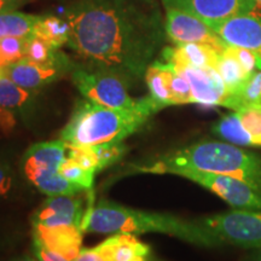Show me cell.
I'll list each match as a JSON object with an SVG mask.
<instances>
[{
  "label": "cell",
  "instance_id": "4fadbf2b",
  "mask_svg": "<svg viewBox=\"0 0 261 261\" xmlns=\"http://www.w3.org/2000/svg\"><path fill=\"white\" fill-rule=\"evenodd\" d=\"M184 75L191 87L195 103L205 107L228 106L230 94L223 79L214 68L175 67Z\"/></svg>",
  "mask_w": 261,
  "mask_h": 261
},
{
  "label": "cell",
  "instance_id": "5bb4252c",
  "mask_svg": "<svg viewBox=\"0 0 261 261\" xmlns=\"http://www.w3.org/2000/svg\"><path fill=\"white\" fill-rule=\"evenodd\" d=\"M74 64L68 65H44L28 60H23L5 65L0 70V76L8 77L12 83L29 91H38L55 81L60 80L65 74L70 73Z\"/></svg>",
  "mask_w": 261,
  "mask_h": 261
},
{
  "label": "cell",
  "instance_id": "7402d4cb",
  "mask_svg": "<svg viewBox=\"0 0 261 261\" xmlns=\"http://www.w3.org/2000/svg\"><path fill=\"white\" fill-rule=\"evenodd\" d=\"M42 15L24 14L19 11H9L0 14V39L8 37L32 38L35 25Z\"/></svg>",
  "mask_w": 261,
  "mask_h": 261
},
{
  "label": "cell",
  "instance_id": "d6a6232c",
  "mask_svg": "<svg viewBox=\"0 0 261 261\" xmlns=\"http://www.w3.org/2000/svg\"><path fill=\"white\" fill-rule=\"evenodd\" d=\"M16 115L9 110L0 108V128L4 132H10L16 126Z\"/></svg>",
  "mask_w": 261,
  "mask_h": 261
},
{
  "label": "cell",
  "instance_id": "cb8c5ba5",
  "mask_svg": "<svg viewBox=\"0 0 261 261\" xmlns=\"http://www.w3.org/2000/svg\"><path fill=\"white\" fill-rule=\"evenodd\" d=\"M25 60L44 65H73L74 63L69 57L61 51V48H55L41 39L29 38Z\"/></svg>",
  "mask_w": 261,
  "mask_h": 261
},
{
  "label": "cell",
  "instance_id": "d4e9b609",
  "mask_svg": "<svg viewBox=\"0 0 261 261\" xmlns=\"http://www.w3.org/2000/svg\"><path fill=\"white\" fill-rule=\"evenodd\" d=\"M165 63L169 91H171L173 100H174V106L195 103L190 84L185 79L184 75L175 69L173 64L167 63V62H165Z\"/></svg>",
  "mask_w": 261,
  "mask_h": 261
},
{
  "label": "cell",
  "instance_id": "9a60e30c",
  "mask_svg": "<svg viewBox=\"0 0 261 261\" xmlns=\"http://www.w3.org/2000/svg\"><path fill=\"white\" fill-rule=\"evenodd\" d=\"M227 45L250 50L261 57V18L238 15L207 23Z\"/></svg>",
  "mask_w": 261,
  "mask_h": 261
},
{
  "label": "cell",
  "instance_id": "ab89813d",
  "mask_svg": "<svg viewBox=\"0 0 261 261\" xmlns=\"http://www.w3.org/2000/svg\"><path fill=\"white\" fill-rule=\"evenodd\" d=\"M5 67V64L4 63H3V62H2V60H0V70H2L3 69V68H4Z\"/></svg>",
  "mask_w": 261,
  "mask_h": 261
},
{
  "label": "cell",
  "instance_id": "f35d334b",
  "mask_svg": "<svg viewBox=\"0 0 261 261\" xmlns=\"http://www.w3.org/2000/svg\"><path fill=\"white\" fill-rule=\"evenodd\" d=\"M130 261H149V259H146V257H136V259H133Z\"/></svg>",
  "mask_w": 261,
  "mask_h": 261
},
{
  "label": "cell",
  "instance_id": "8fae6325",
  "mask_svg": "<svg viewBox=\"0 0 261 261\" xmlns=\"http://www.w3.org/2000/svg\"><path fill=\"white\" fill-rule=\"evenodd\" d=\"M165 31L169 40L178 44H202L221 54L227 44L201 18L178 9L166 8Z\"/></svg>",
  "mask_w": 261,
  "mask_h": 261
},
{
  "label": "cell",
  "instance_id": "44dd1931",
  "mask_svg": "<svg viewBox=\"0 0 261 261\" xmlns=\"http://www.w3.org/2000/svg\"><path fill=\"white\" fill-rule=\"evenodd\" d=\"M144 76L149 90L148 96L151 98L159 112L167 107L174 106V100L168 86L165 62L155 61L150 63Z\"/></svg>",
  "mask_w": 261,
  "mask_h": 261
},
{
  "label": "cell",
  "instance_id": "484cf974",
  "mask_svg": "<svg viewBox=\"0 0 261 261\" xmlns=\"http://www.w3.org/2000/svg\"><path fill=\"white\" fill-rule=\"evenodd\" d=\"M60 174L67 179V180L79 185L85 191L93 190V181L96 172L81 167L80 165H77L76 162H74L69 158H65L63 162H62L60 167Z\"/></svg>",
  "mask_w": 261,
  "mask_h": 261
},
{
  "label": "cell",
  "instance_id": "7a4b0ae2",
  "mask_svg": "<svg viewBox=\"0 0 261 261\" xmlns=\"http://www.w3.org/2000/svg\"><path fill=\"white\" fill-rule=\"evenodd\" d=\"M184 168L230 175L261 194V155L224 140H200L133 166L138 172L156 174H174Z\"/></svg>",
  "mask_w": 261,
  "mask_h": 261
},
{
  "label": "cell",
  "instance_id": "6da1fadb",
  "mask_svg": "<svg viewBox=\"0 0 261 261\" xmlns=\"http://www.w3.org/2000/svg\"><path fill=\"white\" fill-rule=\"evenodd\" d=\"M67 46L85 64L128 85L144 76L162 41L161 14L151 0H75L65 9Z\"/></svg>",
  "mask_w": 261,
  "mask_h": 261
},
{
  "label": "cell",
  "instance_id": "836d02e7",
  "mask_svg": "<svg viewBox=\"0 0 261 261\" xmlns=\"http://www.w3.org/2000/svg\"><path fill=\"white\" fill-rule=\"evenodd\" d=\"M74 261H107L94 248H83Z\"/></svg>",
  "mask_w": 261,
  "mask_h": 261
},
{
  "label": "cell",
  "instance_id": "603a6c76",
  "mask_svg": "<svg viewBox=\"0 0 261 261\" xmlns=\"http://www.w3.org/2000/svg\"><path fill=\"white\" fill-rule=\"evenodd\" d=\"M33 37L46 41L52 47L61 48L69 41L70 27L65 18L42 15V18L35 25Z\"/></svg>",
  "mask_w": 261,
  "mask_h": 261
},
{
  "label": "cell",
  "instance_id": "52a82bcc",
  "mask_svg": "<svg viewBox=\"0 0 261 261\" xmlns=\"http://www.w3.org/2000/svg\"><path fill=\"white\" fill-rule=\"evenodd\" d=\"M198 220L219 240L221 247L261 249V212L232 210Z\"/></svg>",
  "mask_w": 261,
  "mask_h": 261
},
{
  "label": "cell",
  "instance_id": "7c38bea8",
  "mask_svg": "<svg viewBox=\"0 0 261 261\" xmlns=\"http://www.w3.org/2000/svg\"><path fill=\"white\" fill-rule=\"evenodd\" d=\"M162 3L165 8L181 10L211 23L250 14L255 0H162Z\"/></svg>",
  "mask_w": 261,
  "mask_h": 261
},
{
  "label": "cell",
  "instance_id": "277c9868",
  "mask_svg": "<svg viewBox=\"0 0 261 261\" xmlns=\"http://www.w3.org/2000/svg\"><path fill=\"white\" fill-rule=\"evenodd\" d=\"M151 116L144 112L114 109L85 98L77 100L61 139L67 144L83 146L120 143L138 132Z\"/></svg>",
  "mask_w": 261,
  "mask_h": 261
},
{
  "label": "cell",
  "instance_id": "1f68e13d",
  "mask_svg": "<svg viewBox=\"0 0 261 261\" xmlns=\"http://www.w3.org/2000/svg\"><path fill=\"white\" fill-rule=\"evenodd\" d=\"M32 252L33 255H34V257L38 261H69L67 257L61 255V254L48 249L47 247H45L37 238H33Z\"/></svg>",
  "mask_w": 261,
  "mask_h": 261
},
{
  "label": "cell",
  "instance_id": "ac0fdd59",
  "mask_svg": "<svg viewBox=\"0 0 261 261\" xmlns=\"http://www.w3.org/2000/svg\"><path fill=\"white\" fill-rule=\"evenodd\" d=\"M94 249L107 261H130L136 257L150 260L151 249L132 233H115Z\"/></svg>",
  "mask_w": 261,
  "mask_h": 261
},
{
  "label": "cell",
  "instance_id": "8992f818",
  "mask_svg": "<svg viewBox=\"0 0 261 261\" xmlns=\"http://www.w3.org/2000/svg\"><path fill=\"white\" fill-rule=\"evenodd\" d=\"M67 151L63 140L42 142L32 145L21 160V171L39 191L47 196L74 195L85 191L60 174Z\"/></svg>",
  "mask_w": 261,
  "mask_h": 261
},
{
  "label": "cell",
  "instance_id": "3957f363",
  "mask_svg": "<svg viewBox=\"0 0 261 261\" xmlns=\"http://www.w3.org/2000/svg\"><path fill=\"white\" fill-rule=\"evenodd\" d=\"M80 228L84 233L102 234L158 232L198 247H221L219 240L198 219L187 220L172 214L133 210L106 200L94 205L92 212L84 217Z\"/></svg>",
  "mask_w": 261,
  "mask_h": 261
},
{
  "label": "cell",
  "instance_id": "e575fe53",
  "mask_svg": "<svg viewBox=\"0 0 261 261\" xmlns=\"http://www.w3.org/2000/svg\"><path fill=\"white\" fill-rule=\"evenodd\" d=\"M27 0H0V14L14 11L22 6Z\"/></svg>",
  "mask_w": 261,
  "mask_h": 261
},
{
  "label": "cell",
  "instance_id": "2e32d148",
  "mask_svg": "<svg viewBox=\"0 0 261 261\" xmlns=\"http://www.w3.org/2000/svg\"><path fill=\"white\" fill-rule=\"evenodd\" d=\"M83 234L79 226L58 225V226H41L33 225V238L54 250L69 261H74L83 249Z\"/></svg>",
  "mask_w": 261,
  "mask_h": 261
},
{
  "label": "cell",
  "instance_id": "4316f807",
  "mask_svg": "<svg viewBox=\"0 0 261 261\" xmlns=\"http://www.w3.org/2000/svg\"><path fill=\"white\" fill-rule=\"evenodd\" d=\"M29 38L8 37L0 39V60L8 65L25 58Z\"/></svg>",
  "mask_w": 261,
  "mask_h": 261
},
{
  "label": "cell",
  "instance_id": "d6986e66",
  "mask_svg": "<svg viewBox=\"0 0 261 261\" xmlns=\"http://www.w3.org/2000/svg\"><path fill=\"white\" fill-rule=\"evenodd\" d=\"M0 108L24 120L31 119L35 109V92L18 86L8 77L0 76Z\"/></svg>",
  "mask_w": 261,
  "mask_h": 261
},
{
  "label": "cell",
  "instance_id": "8d00e7d4",
  "mask_svg": "<svg viewBox=\"0 0 261 261\" xmlns=\"http://www.w3.org/2000/svg\"><path fill=\"white\" fill-rule=\"evenodd\" d=\"M249 15L261 18V0H255V4H254V8Z\"/></svg>",
  "mask_w": 261,
  "mask_h": 261
},
{
  "label": "cell",
  "instance_id": "30bf717a",
  "mask_svg": "<svg viewBox=\"0 0 261 261\" xmlns=\"http://www.w3.org/2000/svg\"><path fill=\"white\" fill-rule=\"evenodd\" d=\"M93 207V190L74 195L48 196L34 212L32 224L41 226L74 225L80 227L85 213Z\"/></svg>",
  "mask_w": 261,
  "mask_h": 261
},
{
  "label": "cell",
  "instance_id": "5b68a950",
  "mask_svg": "<svg viewBox=\"0 0 261 261\" xmlns=\"http://www.w3.org/2000/svg\"><path fill=\"white\" fill-rule=\"evenodd\" d=\"M70 74L73 84L86 99L114 109L144 112L150 115L159 112L149 96L138 99L130 97L127 90L129 85L119 75L75 63Z\"/></svg>",
  "mask_w": 261,
  "mask_h": 261
},
{
  "label": "cell",
  "instance_id": "74e56055",
  "mask_svg": "<svg viewBox=\"0 0 261 261\" xmlns=\"http://www.w3.org/2000/svg\"><path fill=\"white\" fill-rule=\"evenodd\" d=\"M11 261H38L35 259L34 255H28V254H23V255H19L17 257H14Z\"/></svg>",
  "mask_w": 261,
  "mask_h": 261
},
{
  "label": "cell",
  "instance_id": "e0dca14e",
  "mask_svg": "<svg viewBox=\"0 0 261 261\" xmlns=\"http://www.w3.org/2000/svg\"><path fill=\"white\" fill-rule=\"evenodd\" d=\"M219 52L202 44H178L162 51L163 61L174 67L214 68L219 60Z\"/></svg>",
  "mask_w": 261,
  "mask_h": 261
},
{
  "label": "cell",
  "instance_id": "9c48e42d",
  "mask_svg": "<svg viewBox=\"0 0 261 261\" xmlns=\"http://www.w3.org/2000/svg\"><path fill=\"white\" fill-rule=\"evenodd\" d=\"M224 142L242 148H261V103H250L221 116L212 127Z\"/></svg>",
  "mask_w": 261,
  "mask_h": 261
},
{
  "label": "cell",
  "instance_id": "ffe728a7",
  "mask_svg": "<svg viewBox=\"0 0 261 261\" xmlns=\"http://www.w3.org/2000/svg\"><path fill=\"white\" fill-rule=\"evenodd\" d=\"M215 69L219 73L225 86H226L227 92L230 94V99H228L227 106L228 109H230V104L232 98L243 90V87L246 86V84L252 77V75L244 69L241 62L237 60L236 56L232 54V51L230 50L228 45L219 55V60H218Z\"/></svg>",
  "mask_w": 261,
  "mask_h": 261
},
{
  "label": "cell",
  "instance_id": "83f0119b",
  "mask_svg": "<svg viewBox=\"0 0 261 261\" xmlns=\"http://www.w3.org/2000/svg\"><path fill=\"white\" fill-rule=\"evenodd\" d=\"M92 149L97 158L98 172L120 161L127 152V145L123 144L122 142L92 145Z\"/></svg>",
  "mask_w": 261,
  "mask_h": 261
},
{
  "label": "cell",
  "instance_id": "4dcf8cb0",
  "mask_svg": "<svg viewBox=\"0 0 261 261\" xmlns=\"http://www.w3.org/2000/svg\"><path fill=\"white\" fill-rule=\"evenodd\" d=\"M15 172L10 162L0 159V198H5L11 194L15 188Z\"/></svg>",
  "mask_w": 261,
  "mask_h": 261
},
{
  "label": "cell",
  "instance_id": "d590c367",
  "mask_svg": "<svg viewBox=\"0 0 261 261\" xmlns=\"http://www.w3.org/2000/svg\"><path fill=\"white\" fill-rule=\"evenodd\" d=\"M241 261H261V249L248 250V252L241 257Z\"/></svg>",
  "mask_w": 261,
  "mask_h": 261
},
{
  "label": "cell",
  "instance_id": "f546056e",
  "mask_svg": "<svg viewBox=\"0 0 261 261\" xmlns=\"http://www.w3.org/2000/svg\"><path fill=\"white\" fill-rule=\"evenodd\" d=\"M67 151L68 156L73 160L74 162H76L77 165H80L81 167L90 169V171L98 172V163L97 158L94 154L92 146H83V145H70L67 144Z\"/></svg>",
  "mask_w": 261,
  "mask_h": 261
},
{
  "label": "cell",
  "instance_id": "f1b7e54d",
  "mask_svg": "<svg viewBox=\"0 0 261 261\" xmlns=\"http://www.w3.org/2000/svg\"><path fill=\"white\" fill-rule=\"evenodd\" d=\"M250 103H261V70L254 74L243 90L232 98L230 109L236 110Z\"/></svg>",
  "mask_w": 261,
  "mask_h": 261
},
{
  "label": "cell",
  "instance_id": "ba28073f",
  "mask_svg": "<svg viewBox=\"0 0 261 261\" xmlns=\"http://www.w3.org/2000/svg\"><path fill=\"white\" fill-rule=\"evenodd\" d=\"M174 174L189 179L219 196L233 210L261 212V194L240 179L194 168L179 169Z\"/></svg>",
  "mask_w": 261,
  "mask_h": 261
}]
</instances>
